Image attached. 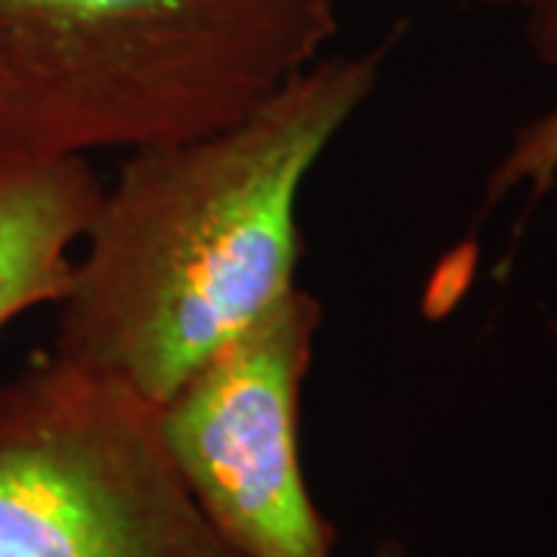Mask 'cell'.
<instances>
[{"instance_id":"obj_2","label":"cell","mask_w":557,"mask_h":557,"mask_svg":"<svg viewBox=\"0 0 557 557\" xmlns=\"http://www.w3.org/2000/svg\"><path fill=\"white\" fill-rule=\"evenodd\" d=\"M338 35V0H0V159L226 127Z\"/></svg>"},{"instance_id":"obj_8","label":"cell","mask_w":557,"mask_h":557,"mask_svg":"<svg viewBox=\"0 0 557 557\" xmlns=\"http://www.w3.org/2000/svg\"><path fill=\"white\" fill-rule=\"evenodd\" d=\"M555 329H557V325H555Z\"/></svg>"},{"instance_id":"obj_5","label":"cell","mask_w":557,"mask_h":557,"mask_svg":"<svg viewBox=\"0 0 557 557\" xmlns=\"http://www.w3.org/2000/svg\"><path fill=\"white\" fill-rule=\"evenodd\" d=\"M100 199L87 159H0V329L69 295L72 248Z\"/></svg>"},{"instance_id":"obj_7","label":"cell","mask_w":557,"mask_h":557,"mask_svg":"<svg viewBox=\"0 0 557 557\" xmlns=\"http://www.w3.org/2000/svg\"><path fill=\"white\" fill-rule=\"evenodd\" d=\"M375 557H399V548L397 545H381L379 552H375Z\"/></svg>"},{"instance_id":"obj_3","label":"cell","mask_w":557,"mask_h":557,"mask_svg":"<svg viewBox=\"0 0 557 557\" xmlns=\"http://www.w3.org/2000/svg\"><path fill=\"white\" fill-rule=\"evenodd\" d=\"M0 557H245L161 437L159 406L53 354L0 384Z\"/></svg>"},{"instance_id":"obj_1","label":"cell","mask_w":557,"mask_h":557,"mask_svg":"<svg viewBox=\"0 0 557 557\" xmlns=\"http://www.w3.org/2000/svg\"><path fill=\"white\" fill-rule=\"evenodd\" d=\"M387 44L319 57L226 127L134 149L60 300L57 354L161 406L298 288V196L379 87Z\"/></svg>"},{"instance_id":"obj_4","label":"cell","mask_w":557,"mask_h":557,"mask_svg":"<svg viewBox=\"0 0 557 557\" xmlns=\"http://www.w3.org/2000/svg\"><path fill=\"white\" fill-rule=\"evenodd\" d=\"M322 304L307 288L223 344L159 406L180 478L245 557H335L298 449L300 391Z\"/></svg>"},{"instance_id":"obj_6","label":"cell","mask_w":557,"mask_h":557,"mask_svg":"<svg viewBox=\"0 0 557 557\" xmlns=\"http://www.w3.org/2000/svg\"><path fill=\"white\" fill-rule=\"evenodd\" d=\"M527 10V38L536 57L548 65H557V0H505ZM557 180V106L523 124L505 156L486 177L483 201L493 208L498 199L530 189V201H539L552 193Z\"/></svg>"}]
</instances>
